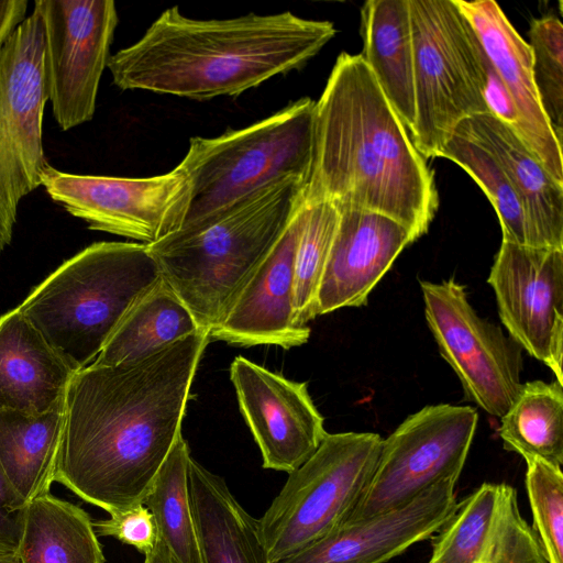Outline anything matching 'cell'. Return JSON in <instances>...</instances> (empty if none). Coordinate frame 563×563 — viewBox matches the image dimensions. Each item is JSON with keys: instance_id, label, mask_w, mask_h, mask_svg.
<instances>
[{"instance_id": "f546056e", "label": "cell", "mask_w": 563, "mask_h": 563, "mask_svg": "<svg viewBox=\"0 0 563 563\" xmlns=\"http://www.w3.org/2000/svg\"><path fill=\"white\" fill-rule=\"evenodd\" d=\"M340 219L327 200L301 194V224L294 261V312L298 325L317 317V298Z\"/></svg>"}, {"instance_id": "7c38bea8", "label": "cell", "mask_w": 563, "mask_h": 563, "mask_svg": "<svg viewBox=\"0 0 563 563\" xmlns=\"http://www.w3.org/2000/svg\"><path fill=\"white\" fill-rule=\"evenodd\" d=\"M42 186L90 230L151 244L178 231L187 217L191 185L185 170L143 178L80 175L48 165Z\"/></svg>"}, {"instance_id": "9c48e42d", "label": "cell", "mask_w": 563, "mask_h": 563, "mask_svg": "<svg viewBox=\"0 0 563 563\" xmlns=\"http://www.w3.org/2000/svg\"><path fill=\"white\" fill-rule=\"evenodd\" d=\"M47 101L45 26L34 3L0 51V254L11 243L20 202L42 186L49 165L43 144Z\"/></svg>"}, {"instance_id": "d4e9b609", "label": "cell", "mask_w": 563, "mask_h": 563, "mask_svg": "<svg viewBox=\"0 0 563 563\" xmlns=\"http://www.w3.org/2000/svg\"><path fill=\"white\" fill-rule=\"evenodd\" d=\"M63 423L64 402L40 415L0 408V468L25 506L55 482Z\"/></svg>"}, {"instance_id": "277c9868", "label": "cell", "mask_w": 563, "mask_h": 563, "mask_svg": "<svg viewBox=\"0 0 563 563\" xmlns=\"http://www.w3.org/2000/svg\"><path fill=\"white\" fill-rule=\"evenodd\" d=\"M305 181L285 178L147 244L162 278L209 333L278 241Z\"/></svg>"}, {"instance_id": "f1b7e54d", "label": "cell", "mask_w": 563, "mask_h": 563, "mask_svg": "<svg viewBox=\"0 0 563 563\" xmlns=\"http://www.w3.org/2000/svg\"><path fill=\"white\" fill-rule=\"evenodd\" d=\"M190 460L180 434L142 500L153 515L158 541L177 563H201L189 494Z\"/></svg>"}, {"instance_id": "d6a6232c", "label": "cell", "mask_w": 563, "mask_h": 563, "mask_svg": "<svg viewBox=\"0 0 563 563\" xmlns=\"http://www.w3.org/2000/svg\"><path fill=\"white\" fill-rule=\"evenodd\" d=\"M526 488L533 517V530L549 563H563V473L539 459L526 461Z\"/></svg>"}, {"instance_id": "ffe728a7", "label": "cell", "mask_w": 563, "mask_h": 563, "mask_svg": "<svg viewBox=\"0 0 563 563\" xmlns=\"http://www.w3.org/2000/svg\"><path fill=\"white\" fill-rule=\"evenodd\" d=\"M515 103L517 134L544 169L563 185L562 143L542 110L532 73L530 45L494 0H455Z\"/></svg>"}, {"instance_id": "1f68e13d", "label": "cell", "mask_w": 563, "mask_h": 563, "mask_svg": "<svg viewBox=\"0 0 563 563\" xmlns=\"http://www.w3.org/2000/svg\"><path fill=\"white\" fill-rule=\"evenodd\" d=\"M532 73L542 110L560 143L563 141V24L547 15L532 20L528 32Z\"/></svg>"}, {"instance_id": "484cf974", "label": "cell", "mask_w": 563, "mask_h": 563, "mask_svg": "<svg viewBox=\"0 0 563 563\" xmlns=\"http://www.w3.org/2000/svg\"><path fill=\"white\" fill-rule=\"evenodd\" d=\"M16 556L20 563H104L90 516L51 493L26 505Z\"/></svg>"}, {"instance_id": "8fae6325", "label": "cell", "mask_w": 563, "mask_h": 563, "mask_svg": "<svg viewBox=\"0 0 563 563\" xmlns=\"http://www.w3.org/2000/svg\"><path fill=\"white\" fill-rule=\"evenodd\" d=\"M424 314L442 357L465 397L501 418L522 389V349L499 327L478 316L454 278L420 282Z\"/></svg>"}, {"instance_id": "52a82bcc", "label": "cell", "mask_w": 563, "mask_h": 563, "mask_svg": "<svg viewBox=\"0 0 563 563\" xmlns=\"http://www.w3.org/2000/svg\"><path fill=\"white\" fill-rule=\"evenodd\" d=\"M415 65L416 117L411 141L435 158L464 120L490 113L484 49L455 0H408Z\"/></svg>"}, {"instance_id": "cb8c5ba5", "label": "cell", "mask_w": 563, "mask_h": 563, "mask_svg": "<svg viewBox=\"0 0 563 563\" xmlns=\"http://www.w3.org/2000/svg\"><path fill=\"white\" fill-rule=\"evenodd\" d=\"M189 494L201 563H268L257 519L225 481L191 457Z\"/></svg>"}, {"instance_id": "83f0119b", "label": "cell", "mask_w": 563, "mask_h": 563, "mask_svg": "<svg viewBox=\"0 0 563 563\" xmlns=\"http://www.w3.org/2000/svg\"><path fill=\"white\" fill-rule=\"evenodd\" d=\"M498 435L504 449L526 461L539 459L563 464V385L533 380L522 389L500 418Z\"/></svg>"}, {"instance_id": "d590c367", "label": "cell", "mask_w": 563, "mask_h": 563, "mask_svg": "<svg viewBox=\"0 0 563 563\" xmlns=\"http://www.w3.org/2000/svg\"><path fill=\"white\" fill-rule=\"evenodd\" d=\"M483 66L485 71L484 96L489 112L517 133L519 119L515 103L485 51L483 54Z\"/></svg>"}, {"instance_id": "7a4b0ae2", "label": "cell", "mask_w": 563, "mask_h": 563, "mask_svg": "<svg viewBox=\"0 0 563 563\" xmlns=\"http://www.w3.org/2000/svg\"><path fill=\"white\" fill-rule=\"evenodd\" d=\"M302 197L382 213L423 235L439 206L433 172L360 54L342 52L316 101Z\"/></svg>"}, {"instance_id": "d6986e66", "label": "cell", "mask_w": 563, "mask_h": 563, "mask_svg": "<svg viewBox=\"0 0 563 563\" xmlns=\"http://www.w3.org/2000/svg\"><path fill=\"white\" fill-rule=\"evenodd\" d=\"M339 212L318 291L317 316L366 305L400 252L416 241L406 227L382 213L355 209Z\"/></svg>"}, {"instance_id": "9a60e30c", "label": "cell", "mask_w": 563, "mask_h": 563, "mask_svg": "<svg viewBox=\"0 0 563 563\" xmlns=\"http://www.w3.org/2000/svg\"><path fill=\"white\" fill-rule=\"evenodd\" d=\"M230 379L240 412L261 451L263 467L287 474L297 470L328 434L307 384L243 356L232 361Z\"/></svg>"}, {"instance_id": "f35d334b", "label": "cell", "mask_w": 563, "mask_h": 563, "mask_svg": "<svg viewBox=\"0 0 563 563\" xmlns=\"http://www.w3.org/2000/svg\"><path fill=\"white\" fill-rule=\"evenodd\" d=\"M0 563H20L18 556H0Z\"/></svg>"}, {"instance_id": "e575fe53", "label": "cell", "mask_w": 563, "mask_h": 563, "mask_svg": "<svg viewBox=\"0 0 563 563\" xmlns=\"http://www.w3.org/2000/svg\"><path fill=\"white\" fill-rule=\"evenodd\" d=\"M25 507L0 468V556H16Z\"/></svg>"}, {"instance_id": "4dcf8cb0", "label": "cell", "mask_w": 563, "mask_h": 563, "mask_svg": "<svg viewBox=\"0 0 563 563\" xmlns=\"http://www.w3.org/2000/svg\"><path fill=\"white\" fill-rule=\"evenodd\" d=\"M439 157L454 162L482 188L499 219L501 241L530 246L529 225L521 200L499 163L489 152L454 131Z\"/></svg>"}, {"instance_id": "8992f818", "label": "cell", "mask_w": 563, "mask_h": 563, "mask_svg": "<svg viewBox=\"0 0 563 563\" xmlns=\"http://www.w3.org/2000/svg\"><path fill=\"white\" fill-rule=\"evenodd\" d=\"M314 125L316 101L305 97L245 128L214 137H191L178 164L191 185L181 228L272 183L285 178L306 183L312 164Z\"/></svg>"}, {"instance_id": "2e32d148", "label": "cell", "mask_w": 563, "mask_h": 563, "mask_svg": "<svg viewBox=\"0 0 563 563\" xmlns=\"http://www.w3.org/2000/svg\"><path fill=\"white\" fill-rule=\"evenodd\" d=\"M431 538L428 563H549L519 510L517 490L506 483L482 484Z\"/></svg>"}, {"instance_id": "ac0fdd59", "label": "cell", "mask_w": 563, "mask_h": 563, "mask_svg": "<svg viewBox=\"0 0 563 563\" xmlns=\"http://www.w3.org/2000/svg\"><path fill=\"white\" fill-rule=\"evenodd\" d=\"M301 224V200L287 228L260 264L210 340L239 346L305 344L309 325L295 321L294 261Z\"/></svg>"}, {"instance_id": "603a6c76", "label": "cell", "mask_w": 563, "mask_h": 563, "mask_svg": "<svg viewBox=\"0 0 563 563\" xmlns=\"http://www.w3.org/2000/svg\"><path fill=\"white\" fill-rule=\"evenodd\" d=\"M361 35L360 55L410 135L416 104L408 0L366 1L361 9Z\"/></svg>"}, {"instance_id": "30bf717a", "label": "cell", "mask_w": 563, "mask_h": 563, "mask_svg": "<svg viewBox=\"0 0 563 563\" xmlns=\"http://www.w3.org/2000/svg\"><path fill=\"white\" fill-rule=\"evenodd\" d=\"M470 406H427L383 439L371 482L345 522L396 509L433 485L457 482L477 427ZM344 523V522H343Z\"/></svg>"}, {"instance_id": "3957f363", "label": "cell", "mask_w": 563, "mask_h": 563, "mask_svg": "<svg viewBox=\"0 0 563 563\" xmlns=\"http://www.w3.org/2000/svg\"><path fill=\"white\" fill-rule=\"evenodd\" d=\"M335 33L330 21L289 11L199 20L172 7L139 41L111 55L107 68L122 90L199 101L236 97L300 69Z\"/></svg>"}, {"instance_id": "e0dca14e", "label": "cell", "mask_w": 563, "mask_h": 563, "mask_svg": "<svg viewBox=\"0 0 563 563\" xmlns=\"http://www.w3.org/2000/svg\"><path fill=\"white\" fill-rule=\"evenodd\" d=\"M455 485L442 481L396 509L344 522L274 563H385L439 530L455 509Z\"/></svg>"}, {"instance_id": "836d02e7", "label": "cell", "mask_w": 563, "mask_h": 563, "mask_svg": "<svg viewBox=\"0 0 563 563\" xmlns=\"http://www.w3.org/2000/svg\"><path fill=\"white\" fill-rule=\"evenodd\" d=\"M92 523L98 536L112 537L135 548L144 555L152 552L158 541L153 515L142 503L110 514L108 519H100Z\"/></svg>"}, {"instance_id": "ba28073f", "label": "cell", "mask_w": 563, "mask_h": 563, "mask_svg": "<svg viewBox=\"0 0 563 563\" xmlns=\"http://www.w3.org/2000/svg\"><path fill=\"white\" fill-rule=\"evenodd\" d=\"M383 439L373 432L328 433L257 520L268 563L321 539L347 520L376 468Z\"/></svg>"}, {"instance_id": "4316f807", "label": "cell", "mask_w": 563, "mask_h": 563, "mask_svg": "<svg viewBox=\"0 0 563 563\" xmlns=\"http://www.w3.org/2000/svg\"><path fill=\"white\" fill-rule=\"evenodd\" d=\"M198 330L192 313L161 277L126 312L91 364L133 361Z\"/></svg>"}, {"instance_id": "5b68a950", "label": "cell", "mask_w": 563, "mask_h": 563, "mask_svg": "<svg viewBox=\"0 0 563 563\" xmlns=\"http://www.w3.org/2000/svg\"><path fill=\"white\" fill-rule=\"evenodd\" d=\"M162 275L147 244L96 242L58 266L16 307L78 372Z\"/></svg>"}, {"instance_id": "8d00e7d4", "label": "cell", "mask_w": 563, "mask_h": 563, "mask_svg": "<svg viewBox=\"0 0 563 563\" xmlns=\"http://www.w3.org/2000/svg\"><path fill=\"white\" fill-rule=\"evenodd\" d=\"M26 0H0V51L25 20Z\"/></svg>"}, {"instance_id": "74e56055", "label": "cell", "mask_w": 563, "mask_h": 563, "mask_svg": "<svg viewBox=\"0 0 563 563\" xmlns=\"http://www.w3.org/2000/svg\"><path fill=\"white\" fill-rule=\"evenodd\" d=\"M143 563H177L166 547L157 541L156 547L152 552L145 555Z\"/></svg>"}, {"instance_id": "7402d4cb", "label": "cell", "mask_w": 563, "mask_h": 563, "mask_svg": "<svg viewBox=\"0 0 563 563\" xmlns=\"http://www.w3.org/2000/svg\"><path fill=\"white\" fill-rule=\"evenodd\" d=\"M76 373L18 308L0 316V408L49 411Z\"/></svg>"}, {"instance_id": "6da1fadb", "label": "cell", "mask_w": 563, "mask_h": 563, "mask_svg": "<svg viewBox=\"0 0 563 563\" xmlns=\"http://www.w3.org/2000/svg\"><path fill=\"white\" fill-rule=\"evenodd\" d=\"M209 341L198 330L140 358L78 371L65 395L55 482L109 515L142 503L181 434Z\"/></svg>"}, {"instance_id": "4fadbf2b", "label": "cell", "mask_w": 563, "mask_h": 563, "mask_svg": "<svg viewBox=\"0 0 563 563\" xmlns=\"http://www.w3.org/2000/svg\"><path fill=\"white\" fill-rule=\"evenodd\" d=\"M45 26L48 101L62 131L89 122L119 22L112 0H36Z\"/></svg>"}, {"instance_id": "44dd1931", "label": "cell", "mask_w": 563, "mask_h": 563, "mask_svg": "<svg viewBox=\"0 0 563 563\" xmlns=\"http://www.w3.org/2000/svg\"><path fill=\"white\" fill-rule=\"evenodd\" d=\"M455 131L499 163L523 206L530 246L563 250V185L544 169L520 136L492 113L471 117Z\"/></svg>"}, {"instance_id": "5bb4252c", "label": "cell", "mask_w": 563, "mask_h": 563, "mask_svg": "<svg viewBox=\"0 0 563 563\" xmlns=\"http://www.w3.org/2000/svg\"><path fill=\"white\" fill-rule=\"evenodd\" d=\"M487 282L510 338L563 385V250L501 241Z\"/></svg>"}]
</instances>
